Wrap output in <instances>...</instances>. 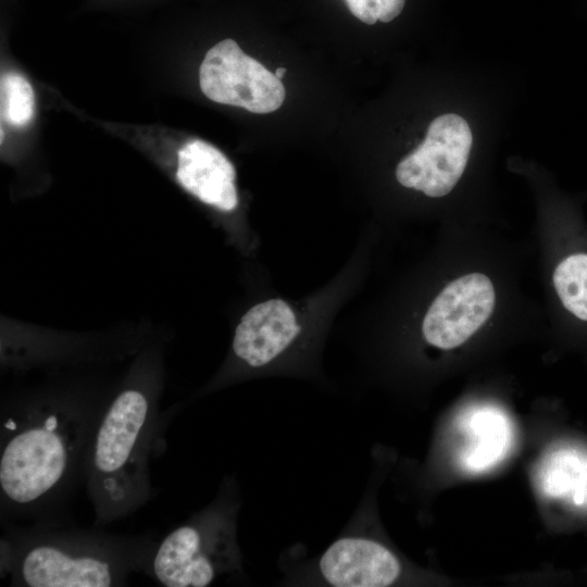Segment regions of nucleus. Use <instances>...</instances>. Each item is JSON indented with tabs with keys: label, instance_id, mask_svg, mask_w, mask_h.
<instances>
[{
	"label": "nucleus",
	"instance_id": "nucleus-1",
	"mask_svg": "<svg viewBox=\"0 0 587 587\" xmlns=\"http://www.w3.org/2000/svg\"><path fill=\"white\" fill-rule=\"evenodd\" d=\"M101 410L40 401L2 413V512L35 513L65 492L77 473H83Z\"/></svg>",
	"mask_w": 587,
	"mask_h": 587
},
{
	"label": "nucleus",
	"instance_id": "nucleus-2",
	"mask_svg": "<svg viewBox=\"0 0 587 587\" xmlns=\"http://www.w3.org/2000/svg\"><path fill=\"white\" fill-rule=\"evenodd\" d=\"M158 421L154 398L137 387L123 389L101 410L82 473L96 525L133 513L151 497L149 461Z\"/></svg>",
	"mask_w": 587,
	"mask_h": 587
},
{
	"label": "nucleus",
	"instance_id": "nucleus-3",
	"mask_svg": "<svg viewBox=\"0 0 587 587\" xmlns=\"http://www.w3.org/2000/svg\"><path fill=\"white\" fill-rule=\"evenodd\" d=\"M157 544L90 532H41L11 544L5 566L14 585L111 587L149 566Z\"/></svg>",
	"mask_w": 587,
	"mask_h": 587
},
{
	"label": "nucleus",
	"instance_id": "nucleus-4",
	"mask_svg": "<svg viewBox=\"0 0 587 587\" xmlns=\"http://www.w3.org/2000/svg\"><path fill=\"white\" fill-rule=\"evenodd\" d=\"M238 509L234 488H221L212 503L155 546L149 574L166 587H204L223 575L242 574Z\"/></svg>",
	"mask_w": 587,
	"mask_h": 587
},
{
	"label": "nucleus",
	"instance_id": "nucleus-5",
	"mask_svg": "<svg viewBox=\"0 0 587 587\" xmlns=\"http://www.w3.org/2000/svg\"><path fill=\"white\" fill-rule=\"evenodd\" d=\"M199 83L210 100L252 113L273 112L285 99L280 79L247 55L233 39H224L207 52L199 68Z\"/></svg>",
	"mask_w": 587,
	"mask_h": 587
},
{
	"label": "nucleus",
	"instance_id": "nucleus-6",
	"mask_svg": "<svg viewBox=\"0 0 587 587\" xmlns=\"http://www.w3.org/2000/svg\"><path fill=\"white\" fill-rule=\"evenodd\" d=\"M472 141L463 117L451 113L436 117L424 141L397 165V180L428 197L446 196L465 170Z\"/></svg>",
	"mask_w": 587,
	"mask_h": 587
},
{
	"label": "nucleus",
	"instance_id": "nucleus-7",
	"mask_svg": "<svg viewBox=\"0 0 587 587\" xmlns=\"http://www.w3.org/2000/svg\"><path fill=\"white\" fill-rule=\"evenodd\" d=\"M402 574L403 565L390 548L350 523L314 562L312 582L333 587H386L399 582Z\"/></svg>",
	"mask_w": 587,
	"mask_h": 587
},
{
	"label": "nucleus",
	"instance_id": "nucleus-8",
	"mask_svg": "<svg viewBox=\"0 0 587 587\" xmlns=\"http://www.w3.org/2000/svg\"><path fill=\"white\" fill-rule=\"evenodd\" d=\"M495 307L490 279L479 273L461 276L435 298L423 320L425 340L449 350L465 342L489 319Z\"/></svg>",
	"mask_w": 587,
	"mask_h": 587
},
{
	"label": "nucleus",
	"instance_id": "nucleus-9",
	"mask_svg": "<svg viewBox=\"0 0 587 587\" xmlns=\"http://www.w3.org/2000/svg\"><path fill=\"white\" fill-rule=\"evenodd\" d=\"M300 326L291 308L280 299L252 307L237 325L234 354L252 369L264 367L294 342Z\"/></svg>",
	"mask_w": 587,
	"mask_h": 587
},
{
	"label": "nucleus",
	"instance_id": "nucleus-10",
	"mask_svg": "<svg viewBox=\"0 0 587 587\" xmlns=\"http://www.w3.org/2000/svg\"><path fill=\"white\" fill-rule=\"evenodd\" d=\"M176 176L202 202L223 211L237 207L236 172L232 162L207 141L193 139L178 151Z\"/></svg>",
	"mask_w": 587,
	"mask_h": 587
},
{
	"label": "nucleus",
	"instance_id": "nucleus-11",
	"mask_svg": "<svg viewBox=\"0 0 587 587\" xmlns=\"http://www.w3.org/2000/svg\"><path fill=\"white\" fill-rule=\"evenodd\" d=\"M464 445L459 460L471 472L485 471L499 462L511 442V429L504 415L480 408L461 416Z\"/></svg>",
	"mask_w": 587,
	"mask_h": 587
},
{
	"label": "nucleus",
	"instance_id": "nucleus-12",
	"mask_svg": "<svg viewBox=\"0 0 587 587\" xmlns=\"http://www.w3.org/2000/svg\"><path fill=\"white\" fill-rule=\"evenodd\" d=\"M540 487L550 497H570L587 505V454L572 449L553 451L542 463Z\"/></svg>",
	"mask_w": 587,
	"mask_h": 587
},
{
	"label": "nucleus",
	"instance_id": "nucleus-13",
	"mask_svg": "<svg viewBox=\"0 0 587 587\" xmlns=\"http://www.w3.org/2000/svg\"><path fill=\"white\" fill-rule=\"evenodd\" d=\"M553 285L563 307L587 322V253L565 257L554 268Z\"/></svg>",
	"mask_w": 587,
	"mask_h": 587
},
{
	"label": "nucleus",
	"instance_id": "nucleus-14",
	"mask_svg": "<svg viewBox=\"0 0 587 587\" xmlns=\"http://www.w3.org/2000/svg\"><path fill=\"white\" fill-rule=\"evenodd\" d=\"M34 112V91L27 79L7 74L1 79V114L15 126L26 125Z\"/></svg>",
	"mask_w": 587,
	"mask_h": 587
},
{
	"label": "nucleus",
	"instance_id": "nucleus-15",
	"mask_svg": "<svg viewBox=\"0 0 587 587\" xmlns=\"http://www.w3.org/2000/svg\"><path fill=\"white\" fill-rule=\"evenodd\" d=\"M350 12L365 24L373 25L377 21L387 23L397 17L405 0H345Z\"/></svg>",
	"mask_w": 587,
	"mask_h": 587
},
{
	"label": "nucleus",
	"instance_id": "nucleus-16",
	"mask_svg": "<svg viewBox=\"0 0 587 587\" xmlns=\"http://www.w3.org/2000/svg\"><path fill=\"white\" fill-rule=\"evenodd\" d=\"M286 73V68L284 67H278L275 72V76L278 78V79H282L284 77Z\"/></svg>",
	"mask_w": 587,
	"mask_h": 587
}]
</instances>
